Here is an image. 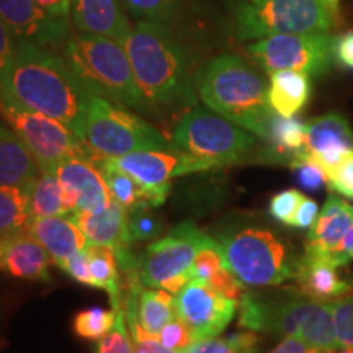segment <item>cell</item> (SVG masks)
I'll return each mask as SVG.
<instances>
[{"mask_svg":"<svg viewBox=\"0 0 353 353\" xmlns=\"http://www.w3.org/2000/svg\"><path fill=\"white\" fill-rule=\"evenodd\" d=\"M0 100L54 118L83 139L90 94L64 57L46 48L19 41L0 82Z\"/></svg>","mask_w":353,"mask_h":353,"instance_id":"cell-1","label":"cell"},{"mask_svg":"<svg viewBox=\"0 0 353 353\" xmlns=\"http://www.w3.org/2000/svg\"><path fill=\"white\" fill-rule=\"evenodd\" d=\"M125 50L149 107L174 108L195 103V79L187 50L174 28L151 20L132 25Z\"/></svg>","mask_w":353,"mask_h":353,"instance_id":"cell-2","label":"cell"},{"mask_svg":"<svg viewBox=\"0 0 353 353\" xmlns=\"http://www.w3.org/2000/svg\"><path fill=\"white\" fill-rule=\"evenodd\" d=\"M198 95L206 107L267 141L273 110L262 76L236 54H219L195 76Z\"/></svg>","mask_w":353,"mask_h":353,"instance_id":"cell-3","label":"cell"},{"mask_svg":"<svg viewBox=\"0 0 353 353\" xmlns=\"http://www.w3.org/2000/svg\"><path fill=\"white\" fill-rule=\"evenodd\" d=\"M239 304V329L278 337L294 335L324 353L342 347L335 332L332 303L314 301L299 291L276 294L244 291Z\"/></svg>","mask_w":353,"mask_h":353,"instance_id":"cell-4","label":"cell"},{"mask_svg":"<svg viewBox=\"0 0 353 353\" xmlns=\"http://www.w3.org/2000/svg\"><path fill=\"white\" fill-rule=\"evenodd\" d=\"M63 57L90 95L139 112L149 110L121 43L103 37L72 33L64 43Z\"/></svg>","mask_w":353,"mask_h":353,"instance_id":"cell-5","label":"cell"},{"mask_svg":"<svg viewBox=\"0 0 353 353\" xmlns=\"http://www.w3.org/2000/svg\"><path fill=\"white\" fill-rule=\"evenodd\" d=\"M218 242L224 263L244 286H276L296 278L303 255L273 228L228 229Z\"/></svg>","mask_w":353,"mask_h":353,"instance_id":"cell-6","label":"cell"},{"mask_svg":"<svg viewBox=\"0 0 353 353\" xmlns=\"http://www.w3.org/2000/svg\"><path fill=\"white\" fill-rule=\"evenodd\" d=\"M337 6L327 0H237L234 30L239 39H262L273 34L329 33Z\"/></svg>","mask_w":353,"mask_h":353,"instance_id":"cell-7","label":"cell"},{"mask_svg":"<svg viewBox=\"0 0 353 353\" xmlns=\"http://www.w3.org/2000/svg\"><path fill=\"white\" fill-rule=\"evenodd\" d=\"M170 144L221 169L244 161L255 148V134L211 108H193L176 123Z\"/></svg>","mask_w":353,"mask_h":353,"instance_id":"cell-8","label":"cell"},{"mask_svg":"<svg viewBox=\"0 0 353 353\" xmlns=\"http://www.w3.org/2000/svg\"><path fill=\"white\" fill-rule=\"evenodd\" d=\"M83 141L105 157H120L139 151H165L172 148L157 128L123 105L90 95Z\"/></svg>","mask_w":353,"mask_h":353,"instance_id":"cell-9","label":"cell"},{"mask_svg":"<svg viewBox=\"0 0 353 353\" xmlns=\"http://www.w3.org/2000/svg\"><path fill=\"white\" fill-rule=\"evenodd\" d=\"M218 241L185 221L145 247L141 255L139 276L145 288H162L176 294L190 281V270L203 249Z\"/></svg>","mask_w":353,"mask_h":353,"instance_id":"cell-10","label":"cell"},{"mask_svg":"<svg viewBox=\"0 0 353 353\" xmlns=\"http://www.w3.org/2000/svg\"><path fill=\"white\" fill-rule=\"evenodd\" d=\"M0 118L8 123L33 154L41 172H56L57 165L72 157L92 162L94 151L64 123L32 112L12 101H3Z\"/></svg>","mask_w":353,"mask_h":353,"instance_id":"cell-11","label":"cell"},{"mask_svg":"<svg viewBox=\"0 0 353 353\" xmlns=\"http://www.w3.org/2000/svg\"><path fill=\"white\" fill-rule=\"evenodd\" d=\"M334 44L330 33L273 34L249 44L247 51L268 74L291 69L316 77L332 69Z\"/></svg>","mask_w":353,"mask_h":353,"instance_id":"cell-12","label":"cell"},{"mask_svg":"<svg viewBox=\"0 0 353 353\" xmlns=\"http://www.w3.org/2000/svg\"><path fill=\"white\" fill-rule=\"evenodd\" d=\"M114 167L131 175L144 190V198L152 208L164 205L172 192L170 180L175 176L213 170L208 162L176 149L139 151L120 157H108Z\"/></svg>","mask_w":353,"mask_h":353,"instance_id":"cell-13","label":"cell"},{"mask_svg":"<svg viewBox=\"0 0 353 353\" xmlns=\"http://www.w3.org/2000/svg\"><path fill=\"white\" fill-rule=\"evenodd\" d=\"M237 304L201 281H188L174 296L176 316L187 322L196 342L219 337L231 324Z\"/></svg>","mask_w":353,"mask_h":353,"instance_id":"cell-14","label":"cell"},{"mask_svg":"<svg viewBox=\"0 0 353 353\" xmlns=\"http://www.w3.org/2000/svg\"><path fill=\"white\" fill-rule=\"evenodd\" d=\"M0 19L19 41L38 44L46 50L64 46L72 34L69 19L51 15L37 0H0Z\"/></svg>","mask_w":353,"mask_h":353,"instance_id":"cell-15","label":"cell"},{"mask_svg":"<svg viewBox=\"0 0 353 353\" xmlns=\"http://www.w3.org/2000/svg\"><path fill=\"white\" fill-rule=\"evenodd\" d=\"M352 154L353 131L342 114H322L306 125V144L299 156L319 165L327 179Z\"/></svg>","mask_w":353,"mask_h":353,"instance_id":"cell-16","label":"cell"},{"mask_svg":"<svg viewBox=\"0 0 353 353\" xmlns=\"http://www.w3.org/2000/svg\"><path fill=\"white\" fill-rule=\"evenodd\" d=\"M56 175L63 187L69 214L77 211L97 213L113 201L99 167L85 159H68L57 165Z\"/></svg>","mask_w":353,"mask_h":353,"instance_id":"cell-17","label":"cell"},{"mask_svg":"<svg viewBox=\"0 0 353 353\" xmlns=\"http://www.w3.org/2000/svg\"><path fill=\"white\" fill-rule=\"evenodd\" d=\"M69 20L76 33L110 38L123 46L132 30L121 0H70Z\"/></svg>","mask_w":353,"mask_h":353,"instance_id":"cell-18","label":"cell"},{"mask_svg":"<svg viewBox=\"0 0 353 353\" xmlns=\"http://www.w3.org/2000/svg\"><path fill=\"white\" fill-rule=\"evenodd\" d=\"M339 265L327 254L304 250L296 281L299 293L319 303H334L353 291V283L339 273Z\"/></svg>","mask_w":353,"mask_h":353,"instance_id":"cell-19","label":"cell"},{"mask_svg":"<svg viewBox=\"0 0 353 353\" xmlns=\"http://www.w3.org/2000/svg\"><path fill=\"white\" fill-rule=\"evenodd\" d=\"M51 255L23 229L0 237V272L28 281H51Z\"/></svg>","mask_w":353,"mask_h":353,"instance_id":"cell-20","label":"cell"},{"mask_svg":"<svg viewBox=\"0 0 353 353\" xmlns=\"http://www.w3.org/2000/svg\"><path fill=\"white\" fill-rule=\"evenodd\" d=\"M23 231L48 250L56 267H61L69 257L90 245L85 234L69 214L28 218Z\"/></svg>","mask_w":353,"mask_h":353,"instance_id":"cell-21","label":"cell"},{"mask_svg":"<svg viewBox=\"0 0 353 353\" xmlns=\"http://www.w3.org/2000/svg\"><path fill=\"white\" fill-rule=\"evenodd\" d=\"M41 170L33 154L8 123L0 118V187L32 193Z\"/></svg>","mask_w":353,"mask_h":353,"instance_id":"cell-22","label":"cell"},{"mask_svg":"<svg viewBox=\"0 0 353 353\" xmlns=\"http://www.w3.org/2000/svg\"><path fill=\"white\" fill-rule=\"evenodd\" d=\"M353 226V206L342 198L330 195L317 219L309 229L306 252L330 254L341 244L343 236Z\"/></svg>","mask_w":353,"mask_h":353,"instance_id":"cell-23","label":"cell"},{"mask_svg":"<svg viewBox=\"0 0 353 353\" xmlns=\"http://www.w3.org/2000/svg\"><path fill=\"white\" fill-rule=\"evenodd\" d=\"M79 229L85 234L87 241L94 245H131L132 242L128 234L126 210L120 203L112 201L105 210L97 213L77 211L69 214Z\"/></svg>","mask_w":353,"mask_h":353,"instance_id":"cell-24","label":"cell"},{"mask_svg":"<svg viewBox=\"0 0 353 353\" xmlns=\"http://www.w3.org/2000/svg\"><path fill=\"white\" fill-rule=\"evenodd\" d=\"M311 95L309 76L299 70H275L270 74L268 85V103L273 113L283 118H293L301 112Z\"/></svg>","mask_w":353,"mask_h":353,"instance_id":"cell-25","label":"cell"},{"mask_svg":"<svg viewBox=\"0 0 353 353\" xmlns=\"http://www.w3.org/2000/svg\"><path fill=\"white\" fill-rule=\"evenodd\" d=\"M268 151L270 159L291 162L304 151L306 144V125L294 118H283L280 114H273L268 131Z\"/></svg>","mask_w":353,"mask_h":353,"instance_id":"cell-26","label":"cell"},{"mask_svg":"<svg viewBox=\"0 0 353 353\" xmlns=\"http://www.w3.org/2000/svg\"><path fill=\"white\" fill-rule=\"evenodd\" d=\"M88 265H90V273L94 276L97 288L107 291L113 309H117V311L121 309V275L113 247L90 244L88 247Z\"/></svg>","mask_w":353,"mask_h":353,"instance_id":"cell-27","label":"cell"},{"mask_svg":"<svg viewBox=\"0 0 353 353\" xmlns=\"http://www.w3.org/2000/svg\"><path fill=\"white\" fill-rule=\"evenodd\" d=\"M176 317L174 294L162 288H148L139 294V324L151 334H161L162 329Z\"/></svg>","mask_w":353,"mask_h":353,"instance_id":"cell-28","label":"cell"},{"mask_svg":"<svg viewBox=\"0 0 353 353\" xmlns=\"http://www.w3.org/2000/svg\"><path fill=\"white\" fill-rule=\"evenodd\" d=\"M30 218H46V216H68L64 192L56 172H41L37 183L30 193L28 205Z\"/></svg>","mask_w":353,"mask_h":353,"instance_id":"cell-29","label":"cell"},{"mask_svg":"<svg viewBox=\"0 0 353 353\" xmlns=\"http://www.w3.org/2000/svg\"><path fill=\"white\" fill-rule=\"evenodd\" d=\"M136 19L164 23L170 28L182 23L192 0H121Z\"/></svg>","mask_w":353,"mask_h":353,"instance_id":"cell-30","label":"cell"},{"mask_svg":"<svg viewBox=\"0 0 353 353\" xmlns=\"http://www.w3.org/2000/svg\"><path fill=\"white\" fill-rule=\"evenodd\" d=\"M103 175L105 182L108 185L110 195L117 203H120L125 210H132L139 205H148L144 198V190L132 179L131 175L114 167L108 157H101L95 164ZM151 206V205H149Z\"/></svg>","mask_w":353,"mask_h":353,"instance_id":"cell-31","label":"cell"},{"mask_svg":"<svg viewBox=\"0 0 353 353\" xmlns=\"http://www.w3.org/2000/svg\"><path fill=\"white\" fill-rule=\"evenodd\" d=\"M30 193L0 187V237L21 231L30 218Z\"/></svg>","mask_w":353,"mask_h":353,"instance_id":"cell-32","label":"cell"},{"mask_svg":"<svg viewBox=\"0 0 353 353\" xmlns=\"http://www.w3.org/2000/svg\"><path fill=\"white\" fill-rule=\"evenodd\" d=\"M117 309H101L90 307L77 312L72 321V330L79 339L90 342H99L110 330L114 327L117 322Z\"/></svg>","mask_w":353,"mask_h":353,"instance_id":"cell-33","label":"cell"},{"mask_svg":"<svg viewBox=\"0 0 353 353\" xmlns=\"http://www.w3.org/2000/svg\"><path fill=\"white\" fill-rule=\"evenodd\" d=\"M126 221L131 242L156 241L164 232V223L149 205H139L132 210H126Z\"/></svg>","mask_w":353,"mask_h":353,"instance_id":"cell-34","label":"cell"},{"mask_svg":"<svg viewBox=\"0 0 353 353\" xmlns=\"http://www.w3.org/2000/svg\"><path fill=\"white\" fill-rule=\"evenodd\" d=\"M126 325L125 309L121 307L117 312L114 327L103 339H100L95 353H134V343Z\"/></svg>","mask_w":353,"mask_h":353,"instance_id":"cell-35","label":"cell"},{"mask_svg":"<svg viewBox=\"0 0 353 353\" xmlns=\"http://www.w3.org/2000/svg\"><path fill=\"white\" fill-rule=\"evenodd\" d=\"M223 267H226V263H224L223 252H221V245L218 242V245L206 247L196 255L195 262L192 265V270H190V281L208 283L210 278Z\"/></svg>","mask_w":353,"mask_h":353,"instance_id":"cell-36","label":"cell"},{"mask_svg":"<svg viewBox=\"0 0 353 353\" xmlns=\"http://www.w3.org/2000/svg\"><path fill=\"white\" fill-rule=\"evenodd\" d=\"M335 332L342 347H353V291L332 303Z\"/></svg>","mask_w":353,"mask_h":353,"instance_id":"cell-37","label":"cell"},{"mask_svg":"<svg viewBox=\"0 0 353 353\" xmlns=\"http://www.w3.org/2000/svg\"><path fill=\"white\" fill-rule=\"evenodd\" d=\"M159 335H161L162 345L176 353H185L193 343H196L192 329L179 316L170 321Z\"/></svg>","mask_w":353,"mask_h":353,"instance_id":"cell-38","label":"cell"},{"mask_svg":"<svg viewBox=\"0 0 353 353\" xmlns=\"http://www.w3.org/2000/svg\"><path fill=\"white\" fill-rule=\"evenodd\" d=\"M303 198V193L294 188L276 193L270 200V214L278 223L285 224V226H293L294 216H296V211L299 205H301Z\"/></svg>","mask_w":353,"mask_h":353,"instance_id":"cell-39","label":"cell"},{"mask_svg":"<svg viewBox=\"0 0 353 353\" xmlns=\"http://www.w3.org/2000/svg\"><path fill=\"white\" fill-rule=\"evenodd\" d=\"M291 169L296 170L298 180L303 187L307 190H317L321 188L322 185L327 183V175L322 172L319 165H316L314 162L309 161L307 157L298 156L291 162Z\"/></svg>","mask_w":353,"mask_h":353,"instance_id":"cell-40","label":"cell"},{"mask_svg":"<svg viewBox=\"0 0 353 353\" xmlns=\"http://www.w3.org/2000/svg\"><path fill=\"white\" fill-rule=\"evenodd\" d=\"M206 285L211 286L214 291H218L219 294H223V296L232 299V301L236 303L241 301L242 294H244L245 291L244 285H242L241 281L232 275L228 267L219 268V270L210 278Z\"/></svg>","mask_w":353,"mask_h":353,"instance_id":"cell-41","label":"cell"},{"mask_svg":"<svg viewBox=\"0 0 353 353\" xmlns=\"http://www.w3.org/2000/svg\"><path fill=\"white\" fill-rule=\"evenodd\" d=\"M88 247L83 250H79V252L74 254L72 257H69L65 262L61 263L59 268L68 273L72 280L79 281V283L97 288L94 276H92L90 273V265H88Z\"/></svg>","mask_w":353,"mask_h":353,"instance_id":"cell-42","label":"cell"},{"mask_svg":"<svg viewBox=\"0 0 353 353\" xmlns=\"http://www.w3.org/2000/svg\"><path fill=\"white\" fill-rule=\"evenodd\" d=\"M185 353H250L242 343L231 334L229 337L208 339L193 343Z\"/></svg>","mask_w":353,"mask_h":353,"instance_id":"cell-43","label":"cell"},{"mask_svg":"<svg viewBox=\"0 0 353 353\" xmlns=\"http://www.w3.org/2000/svg\"><path fill=\"white\" fill-rule=\"evenodd\" d=\"M327 183L341 195L353 198V154L329 175Z\"/></svg>","mask_w":353,"mask_h":353,"instance_id":"cell-44","label":"cell"},{"mask_svg":"<svg viewBox=\"0 0 353 353\" xmlns=\"http://www.w3.org/2000/svg\"><path fill=\"white\" fill-rule=\"evenodd\" d=\"M17 44H19V39L6 25V21L0 19V82L3 81L8 68H10Z\"/></svg>","mask_w":353,"mask_h":353,"instance_id":"cell-45","label":"cell"},{"mask_svg":"<svg viewBox=\"0 0 353 353\" xmlns=\"http://www.w3.org/2000/svg\"><path fill=\"white\" fill-rule=\"evenodd\" d=\"M335 63L347 70H353V32L335 37L334 44Z\"/></svg>","mask_w":353,"mask_h":353,"instance_id":"cell-46","label":"cell"},{"mask_svg":"<svg viewBox=\"0 0 353 353\" xmlns=\"http://www.w3.org/2000/svg\"><path fill=\"white\" fill-rule=\"evenodd\" d=\"M317 214H319V208H317L316 201L309 200V198L304 196L301 205L296 211V216H294L293 221V228H299V229H309L314 224V221L317 219Z\"/></svg>","mask_w":353,"mask_h":353,"instance_id":"cell-47","label":"cell"},{"mask_svg":"<svg viewBox=\"0 0 353 353\" xmlns=\"http://www.w3.org/2000/svg\"><path fill=\"white\" fill-rule=\"evenodd\" d=\"M270 353H324V352L309 347L303 339L291 335V337H283V341L278 343Z\"/></svg>","mask_w":353,"mask_h":353,"instance_id":"cell-48","label":"cell"},{"mask_svg":"<svg viewBox=\"0 0 353 353\" xmlns=\"http://www.w3.org/2000/svg\"><path fill=\"white\" fill-rule=\"evenodd\" d=\"M327 255H330L341 267L348 263V260L353 257V226L348 229V232L343 236L341 244L335 247L332 252Z\"/></svg>","mask_w":353,"mask_h":353,"instance_id":"cell-49","label":"cell"},{"mask_svg":"<svg viewBox=\"0 0 353 353\" xmlns=\"http://www.w3.org/2000/svg\"><path fill=\"white\" fill-rule=\"evenodd\" d=\"M44 10L59 19H69L70 0H37Z\"/></svg>","mask_w":353,"mask_h":353,"instance_id":"cell-50","label":"cell"},{"mask_svg":"<svg viewBox=\"0 0 353 353\" xmlns=\"http://www.w3.org/2000/svg\"><path fill=\"white\" fill-rule=\"evenodd\" d=\"M330 353H353V347H341L339 350L330 352Z\"/></svg>","mask_w":353,"mask_h":353,"instance_id":"cell-51","label":"cell"},{"mask_svg":"<svg viewBox=\"0 0 353 353\" xmlns=\"http://www.w3.org/2000/svg\"><path fill=\"white\" fill-rule=\"evenodd\" d=\"M134 353H152V352L145 350V348H143V347H136L134 345Z\"/></svg>","mask_w":353,"mask_h":353,"instance_id":"cell-52","label":"cell"},{"mask_svg":"<svg viewBox=\"0 0 353 353\" xmlns=\"http://www.w3.org/2000/svg\"><path fill=\"white\" fill-rule=\"evenodd\" d=\"M327 2H329V3H332V6H337L339 0H327Z\"/></svg>","mask_w":353,"mask_h":353,"instance_id":"cell-53","label":"cell"},{"mask_svg":"<svg viewBox=\"0 0 353 353\" xmlns=\"http://www.w3.org/2000/svg\"><path fill=\"white\" fill-rule=\"evenodd\" d=\"M0 108H2V100H0Z\"/></svg>","mask_w":353,"mask_h":353,"instance_id":"cell-54","label":"cell"}]
</instances>
